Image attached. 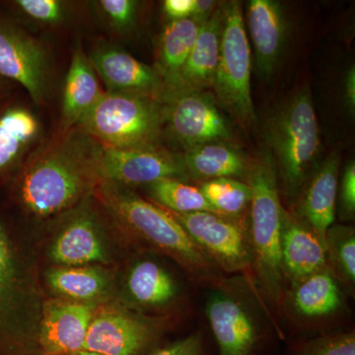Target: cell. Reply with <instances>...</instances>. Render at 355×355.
Listing matches in <instances>:
<instances>
[{
	"label": "cell",
	"mask_w": 355,
	"mask_h": 355,
	"mask_svg": "<svg viewBox=\"0 0 355 355\" xmlns=\"http://www.w3.org/2000/svg\"><path fill=\"white\" fill-rule=\"evenodd\" d=\"M20 294L17 257L6 229L0 223V333L6 331L12 324Z\"/></svg>",
	"instance_id": "cell-27"
},
{
	"label": "cell",
	"mask_w": 355,
	"mask_h": 355,
	"mask_svg": "<svg viewBox=\"0 0 355 355\" xmlns=\"http://www.w3.org/2000/svg\"><path fill=\"white\" fill-rule=\"evenodd\" d=\"M340 154L334 151L318 165L303 189L293 214L305 222L324 245L327 230L336 219Z\"/></svg>",
	"instance_id": "cell-15"
},
{
	"label": "cell",
	"mask_w": 355,
	"mask_h": 355,
	"mask_svg": "<svg viewBox=\"0 0 355 355\" xmlns=\"http://www.w3.org/2000/svg\"><path fill=\"white\" fill-rule=\"evenodd\" d=\"M41 132L31 110L21 105L0 108V180L20 167Z\"/></svg>",
	"instance_id": "cell-21"
},
{
	"label": "cell",
	"mask_w": 355,
	"mask_h": 355,
	"mask_svg": "<svg viewBox=\"0 0 355 355\" xmlns=\"http://www.w3.org/2000/svg\"><path fill=\"white\" fill-rule=\"evenodd\" d=\"M62 133L28 161L18 180V198L36 216L76 207L101 183V144L76 128Z\"/></svg>",
	"instance_id": "cell-1"
},
{
	"label": "cell",
	"mask_w": 355,
	"mask_h": 355,
	"mask_svg": "<svg viewBox=\"0 0 355 355\" xmlns=\"http://www.w3.org/2000/svg\"><path fill=\"white\" fill-rule=\"evenodd\" d=\"M100 10L109 24L119 32H127L137 20L139 2L135 0H102Z\"/></svg>",
	"instance_id": "cell-33"
},
{
	"label": "cell",
	"mask_w": 355,
	"mask_h": 355,
	"mask_svg": "<svg viewBox=\"0 0 355 355\" xmlns=\"http://www.w3.org/2000/svg\"><path fill=\"white\" fill-rule=\"evenodd\" d=\"M179 292L171 273L154 261H137L125 277V298L137 309H165L177 300Z\"/></svg>",
	"instance_id": "cell-23"
},
{
	"label": "cell",
	"mask_w": 355,
	"mask_h": 355,
	"mask_svg": "<svg viewBox=\"0 0 355 355\" xmlns=\"http://www.w3.org/2000/svg\"><path fill=\"white\" fill-rule=\"evenodd\" d=\"M223 13L221 4L198 33L190 55L184 64L176 89L205 91L212 88L220 55Z\"/></svg>",
	"instance_id": "cell-22"
},
{
	"label": "cell",
	"mask_w": 355,
	"mask_h": 355,
	"mask_svg": "<svg viewBox=\"0 0 355 355\" xmlns=\"http://www.w3.org/2000/svg\"><path fill=\"white\" fill-rule=\"evenodd\" d=\"M291 355H355L354 331L312 338L295 345Z\"/></svg>",
	"instance_id": "cell-31"
},
{
	"label": "cell",
	"mask_w": 355,
	"mask_h": 355,
	"mask_svg": "<svg viewBox=\"0 0 355 355\" xmlns=\"http://www.w3.org/2000/svg\"><path fill=\"white\" fill-rule=\"evenodd\" d=\"M46 282L58 298L84 304H97L111 286L109 273L97 265L51 268Z\"/></svg>",
	"instance_id": "cell-25"
},
{
	"label": "cell",
	"mask_w": 355,
	"mask_h": 355,
	"mask_svg": "<svg viewBox=\"0 0 355 355\" xmlns=\"http://www.w3.org/2000/svg\"><path fill=\"white\" fill-rule=\"evenodd\" d=\"M218 6V2L214 0H195L191 18L203 24L209 19Z\"/></svg>",
	"instance_id": "cell-37"
},
{
	"label": "cell",
	"mask_w": 355,
	"mask_h": 355,
	"mask_svg": "<svg viewBox=\"0 0 355 355\" xmlns=\"http://www.w3.org/2000/svg\"><path fill=\"white\" fill-rule=\"evenodd\" d=\"M6 79L3 78L1 76H0V100L3 97L4 92L6 90Z\"/></svg>",
	"instance_id": "cell-39"
},
{
	"label": "cell",
	"mask_w": 355,
	"mask_h": 355,
	"mask_svg": "<svg viewBox=\"0 0 355 355\" xmlns=\"http://www.w3.org/2000/svg\"><path fill=\"white\" fill-rule=\"evenodd\" d=\"M198 188L216 214L231 217L249 214L252 190L246 182L220 178L198 183Z\"/></svg>",
	"instance_id": "cell-30"
},
{
	"label": "cell",
	"mask_w": 355,
	"mask_h": 355,
	"mask_svg": "<svg viewBox=\"0 0 355 355\" xmlns=\"http://www.w3.org/2000/svg\"><path fill=\"white\" fill-rule=\"evenodd\" d=\"M98 304H84L62 298L44 304L40 345L44 355H72L83 350Z\"/></svg>",
	"instance_id": "cell-13"
},
{
	"label": "cell",
	"mask_w": 355,
	"mask_h": 355,
	"mask_svg": "<svg viewBox=\"0 0 355 355\" xmlns=\"http://www.w3.org/2000/svg\"><path fill=\"white\" fill-rule=\"evenodd\" d=\"M147 355H209L205 338L200 331L191 334L186 338L158 347Z\"/></svg>",
	"instance_id": "cell-35"
},
{
	"label": "cell",
	"mask_w": 355,
	"mask_h": 355,
	"mask_svg": "<svg viewBox=\"0 0 355 355\" xmlns=\"http://www.w3.org/2000/svg\"><path fill=\"white\" fill-rule=\"evenodd\" d=\"M338 216L343 221L354 220L355 216V163L349 161L345 165L342 177L338 180Z\"/></svg>",
	"instance_id": "cell-34"
},
{
	"label": "cell",
	"mask_w": 355,
	"mask_h": 355,
	"mask_svg": "<svg viewBox=\"0 0 355 355\" xmlns=\"http://www.w3.org/2000/svg\"><path fill=\"white\" fill-rule=\"evenodd\" d=\"M284 297L293 314L308 321L336 316L345 305L342 284L328 266L291 284Z\"/></svg>",
	"instance_id": "cell-19"
},
{
	"label": "cell",
	"mask_w": 355,
	"mask_h": 355,
	"mask_svg": "<svg viewBox=\"0 0 355 355\" xmlns=\"http://www.w3.org/2000/svg\"><path fill=\"white\" fill-rule=\"evenodd\" d=\"M280 261L286 284H296L327 268L324 243L299 217L284 209L280 239Z\"/></svg>",
	"instance_id": "cell-16"
},
{
	"label": "cell",
	"mask_w": 355,
	"mask_h": 355,
	"mask_svg": "<svg viewBox=\"0 0 355 355\" xmlns=\"http://www.w3.org/2000/svg\"><path fill=\"white\" fill-rule=\"evenodd\" d=\"M220 55L212 89L216 103L244 125L256 121L251 91L252 55L241 3L222 2Z\"/></svg>",
	"instance_id": "cell-6"
},
{
	"label": "cell",
	"mask_w": 355,
	"mask_h": 355,
	"mask_svg": "<svg viewBox=\"0 0 355 355\" xmlns=\"http://www.w3.org/2000/svg\"><path fill=\"white\" fill-rule=\"evenodd\" d=\"M103 94L104 92L100 87L94 67L83 46L78 44L72 55L65 78L60 119L62 132L76 128L84 116L94 108Z\"/></svg>",
	"instance_id": "cell-20"
},
{
	"label": "cell",
	"mask_w": 355,
	"mask_h": 355,
	"mask_svg": "<svg viewBox=\"0 0 355 355\" xmlns=\"http://www.w3.org/2000/svg\"><path fill=\"white\" fill-rule=\"evenodd\" d=\"M99 193L107 209L135 239L176 261L200 284H223L221 270L168 210L118 184L101 182Z\"/></svg>",
	"instance_id": "cell-2"
},
{
	"label": "cell",
	"mask_w": 355,
	"mask_h": 355,
	"mask_svg": "<svg viewBox=\"0 0 355 355\" xmlns=\"http://www.w3.org/2000/svg\"><path fill=\"white\" fill-rule=\"evenodd\" d=\"M50 258L60 266L97 265L108 261L99 224L89 209L71 216L50 248Z\"/></svg>",
	"instance_id": "cell-18"
},
{
	"label": "cell",
	"mask_w": 355,
	"mask_h": 355,
	"mask_svg": "<svg viewBox=\"0 0 355 355\" xmlns=\"http://www.w3.org/2000/svg\"><path fill=\"white\" fill-rule=\"evenodd\" d=\"M99 175L101 182L130 187L148 186L163 179H188L181 155L159 146L142 148L103 147Z\"/></svg>",
	"instance_id": "cell-11"
},
{
	"label": "cell",
	"mask_w": 355,
	"mask_h": 355,
	"mask_svg": "<svg viewBox=\"0 0 355 355\" xmlns=\"http://www.w3.org/2000/svg\"><path fill=\"white\" fill-rule=\"evenodd\" d=\"M164 127V102L135 92H104L76 128L103 147L159 146Z\"/></svg>",
	"instance_id": "cell-5"
},
{
	"label": "cell",
	"mask_w": 355,
	"mask_h": 355,
	"mask_svg": "<svg viewBox=\"0 0 355 355\" xmlns=\"http://www.w3.org/2000/svg\"><path fill=\"white\" fill-rule=\"evenodd\" d=\"M246 183L252 190L248 216L253 256L251 272L266 300L279 306L286 296L280 261L284 207L280 200L277 168L268 150L250 162Z\"/></svg>",
	"instance_id": "cell-3"
},
{
	"label": "cell",
	"mask_w": 355,
	"mask_h": 355,
	"mask_svg": "<svg viewBox=\"0 0 355 355\" xmlns=\"http://www.w3.org/2000/svg\"><path fill=\"white\" fill-rule=\"evenodd\" d=\"M89 60L106 84L107 92H135L163 99L168 87L153 67L133 58L127 51L101 46L91 53Z\"/></svg>",
	"instance_id": "cell-14"
},
{
	"label": "cell",
	"mask_w": 355,
	"mask_h": 355,
	"mask_svg": "<svg viewBox=\"0 0 355 355\" xmlns=\"http://www.w3.org/2000/svg\"><path fill=\"white\" fill-rule=\"evenodd\" d=\"M195 0H166L163 10L170 21L186 19L191 17Z\"/></svg>",
	"instance_id": "cell-36"
},
{
	"label": "cell",
	"mask_w": 355,
	"mask_h": 355,
	"mask_svg": "<svg viewBox=\"0 0 355 355\" xmlns=\"http://www.w3.org/2000/svg\"><path fill=\"white\" fill-rule=\"evenodd\" d=\"M247 26L257 70L263 78H268L277 69L286 46L287 21L282 3L275 0L248 2Z\"/></svg>",
	"instance_id": "cell-17"
},
{
	"label": "cell",
	"mask_w": 355,
	"mask_h": 355,
	"mask_svg": "<svg viewBox=\"0 0 355 355\" xmlns=\"http://www.w3.org/2000/svg\"><path fill=\"white\" fill-rule=\"evenodd\" d=\"M163 102L164 125L172 139L186 150L230 139L227 121L217 108L216 97L211 93L168 90Z\"/></svg>",
	"instance_id": "cell-9"
},
{
	"label": "cell",
	"mask_w": 355,
	"mask_h": 355,
	"mask_svg": "<svg viewBox=\"0 0 355 355\" xmlns=\"http://www.w3.org/2000/svg\"><path fill=\"white\" fill-rule=\"evenodd\" d=\"M188 178L198 183L232 178H247L250 162L237 147L226 141L212 142L186 150L181 155Z\"/></svg>",
	"instance_id": "cell-24"
},
{
	"label": "cell",
	"mask_w": 355,
	"mask_h": 355,
	"mask_svg": "<svg viewBox=\"0 0 355 355\" xmlns=\"http://www.w3.org/2000/svg\"><path fill=\"white\" fill-rule=\"evenodd\" d=\"M9 6L28 19L42 24H60L69 15V6L60 0H16Z\"/></svg>",
	"instance_id": "cell-32"
},
{
	"label": "cell",
	"mask_w": 355,
	"mask_h": 355,
	"mask_svg": "<svg viewBox=\"0 0 355 355\" xmlns=\"http://www.w3.org/2000/svg\"><path fill=\"white\" fill-rule=\"evenodd\" d=\"M216 340L217 355H258L260 328L247 306L227 292L218 291L205 307Z\"/></svg>",
	"instance_id": "cell-12"
},
{
	"label": "cell",
	"mask_w": 355,
	"mask_h": 355,
	"mask_svg": "<svg viewBox=\"0 0 355 355\" xmlns=\"http://www.w3.org/2000/svg\"><path fill=\"white\" fill-rule=\"evenodd\" d=\"M160 321L123 305L98 306L83 349L101 355H147L162 334Z\"/></svg>",
	"instance_id": "cell-8"
},
{
	"label": "cell",
	"mask_w": 355,
	"mask_h": 355,
	"mask_svg": "<svg viewBox=\"0 0 355 355\" xmlns=\"http://www.w3.org/2000/svg\"><path fill=\"white\" fill-rule=\"evenodd\" d=\"M0 76L21 84L43 104L50 87V58L43 44L0 13Z\"/></svg>",
	"instance_id": "cell-10"
},
{
	"label": "cell",
	"mask_w": 355,
	"mask_h": 355,
	"mask_svg": "<svg viewBox=\"0 0 355 355\" xmlns=\"http://www.w3.org/2000/svg\"><path fill=\"white\" fill-rule=\"evenodd\" d=\"M147 191L153 202L174 214L214 212L198 187L178 179H163L148 184Z\"/></svg>",
	"instance_id": "cell-28"
},
{
	"label": "cell",
	"mask_w": 355,
	"mask_h": 355,
	"mask_svg": "<svg viewBox=\"0 0 355 355\" xmlns=\"http://www.w3.org/2000/svg\"><path fill=\"white\" fill-rule=\"evenodd\" d=\"M202 26L191 17L169 21L165 26L159 40L157 65L154 69L162 77L168 90L178 87L182 70Z\"/></svg>",
	"instance_id": "cell-26"
},
{
	"label": "cell",
	"mask_w": 355,
	"mask_h": 355,
	"mask_svg": "<svg viewBox=\"0 0 355 355\" xmlns=\"http://www.w3.org/2000/svg\"><path fill=\"white\" fill-rule=\"evenodd\" d=\"M266 140L279 178V190L293 207L315 171L321 139L309 89L303 88L268 120Z\"/></svg>",
	"instance_id": "cell-4"
},
{
	"label": "cell",
	"mask_w": 355,
	"mask_h": 355,
	"mask_svg": "<svg viewBox=\"0 0 355 355\" xmlns=\"http://www.w3.org/2000/svg\"><path fill=\"white\" fill-rule=\"evenodd\" d=\"M345 102L349 113L354 116L355 113V69L350 67L345 78Z\"/></svg>",
	"instance_id": "cell-38"
},
{
	"label": "cell",
	"mask_w": 355,
	"mask_h": 355,
	"mask_svg": "<svg viewBox=\"0 0 355 355\" xmlns=\"http://www.w3.org/2000/svg\"><path fill=\"white\" fill-rule=\"evenodd\" d=\"M169 212L222 272H251L249 214L231 217L207 211Z\"/></svg>",
	"instance_id": "cell-7"
},
{
	"label": "cell",
	"mask_w": 355,
	"mask_h": 355,
	"mask_svg": "<svg viewBox=\"0 0 355 355\" xmlns=\"http://www.w3.org/2000/svg\"><path fill=\"white\" fill-rule=\"evenodd\" d=\"M72 355H101L99 354H96V352H88V350H79V352H76Z\"/></svg>",
	"instance_id": "cell-40"
},
{
	"label": "cell",
	"mask_w": 355,
	"mask_h": 355,
	"mask_svg": "<svg viewBox=\"0 0 355 355\" xmlns=\"http://www.w3.org/2000/svg\"><path fill=\"white\" fill-rule=\"evenodd\" d=\"M327 266L342 286L354 291L355 230L352 226L333 225L324 237Z\"/></svg>",
	"instance_id": "cell-29"
}]
</instances>
